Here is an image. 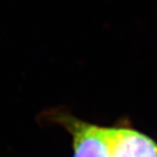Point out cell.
I'll list each match as a JSON object with an SVG mask.
<instances>
[{
    "instance_id": "obj_1",
    "label": "cell",
    "mask_w": 157,
    "mask_h": 157,
    "mask_svg": "<svg viewBox=\"0 0 157 157\" xmlns=\"http://www.w3.org/2000/svg\"><path fill=\"white\" fill-rule=\"evenodd\" d=\"M49 116L71 135L73 157H111L108 127L82 120L61 109Z\"/></svg>"
},
{
    "instance_id": "obj_2",
    "label": "cell",
    "mask_w": 157,
    "mask_h": 157,
    "mask_svg": "<svg viewBox=\"0 0 157 157\" xmlns=\"http://www.w3.org/2000/svg\"><path fill=\"white\" fill-rule=\"evenodd\" d=\"M111 157H157V140L139 131L130 122L108 127Z\"/></svg>"
}]
</instances>
